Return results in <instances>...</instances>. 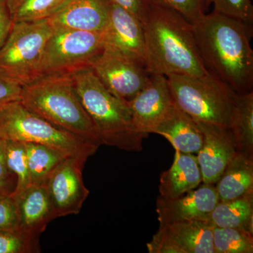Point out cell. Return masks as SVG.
<instances>
[{
  "label": "cell",
  "mask_w": 253,
  "mask_h": 253,
  "mask_svg": "<svg viewBox=\"0 0 253 253\" xmlns=\"http://www.w3.org/2000/svg\"><path fill=\"white\" fill-rule=\"evenodd\" d=\"M191 23L200 56L208 73L236 94L253 91L251 25L215 11Z\"/></svg>",
  "instance_id": "obj_1"
},
{
  "label": "cell",
  "mask_w": 253,
  "mask_h": 253,
  "mask_svg": "<svg viewBox=\"0 0 253 253\" xmlns=\"http://www.w3.org/2000/svg\"><path fill=\"white\" fill-rule=\"evenodd\" d=\"M144 63L150 74L209 75L200 56L192 23L174 10L149 4L142 23Z\"/></svg>",
  "instance_id": "obj_2"
},
{
  "label": "cell",
  "mask_w": 253,
  "mask_h": 253,
  "mask_svg": "<svg viewBox=\"0 0 253 253\" xmlns=\"http://www.w3.org/2000/svg\"><path fill=\"white\" fill-rule=\"evenodd\" d=\"M25 106L61 129L100 146L94 123L82 105L72 74L44 75L23 86Z\"/></svg>",
  "instance_id": "obj_3"
},
{
  "label": "cell",
  "mask_w": 253,
  "mask_h": 253,
  "mask_svg": "<svg viewBox=\"0 0 253 253\" xmlns=\"http://www.w3.org/2000/svg\"><path fill=\"white\" fill-rule=\"evenodd\" d=\"M72 76L78 97L94 123L101 144L141 151L146 136L134 129L127 104L111 94L91 68Z\"/></svg>",
  "instance_id": "obj_4"
},
{
  "label": "cell",
  "mask_w": 253,
  "mask_h": 253,
  "mask_svg": "<svg viewBox=\"0 0 253 253\" xmlns=\"http://www.w3.org/2000/svg\"><path fill=\"white\" fill-rule=\"evenodd\" d=\"M0 139L45 145L67 155L87 160L99 146L61 129L21 102L0 110Z\"/></svg>",
  "instance_id": "obj_5"
},
{
  "label": "cell",
  "mask_w": 253,
  "mask_h": 253,
  "mask_svg": "<svg viewBox=\"0 0 253 253\" xmlns=\"http://www.w3.org/2000/svg\"><path fill=\"white\" fill-rule=\"evenodd\" d=\"M173 103L196 122L229 126L236 93L211 74L166 76Z\"/></svg>",
  "instance_id": "obj_6"
},
{
  "label": "cell",
  "mask_w": 253,
  "mask_h": 253,
  "mask_svg": "<svg viewBox=\"0 0 253 253\" xmlns=\"http://www.w3.org/2000/svg\"><path fill=\"white\" fill-rule=\"evenodd\" d=\"M53 31L47 19L14 23L0 49V76L22 86L41 77L43 51Z\"/></svg>",
  "instance_id": "obj_7"
},
{
  "label": "cell",
  "mask_w": 253,
  "mask_h": 253,
  "mask_svg": "<svg viewBox=\"0 0 253 253\" xmlns=\"http://www.w3.org/2000/svg\"><path fill=\"white\" fill-rule=\"evenodd\" d=\"M104 51L103 32L54 28L43 51L41 76L72 74L80 70L90 68Z\"/></svg>",
  "instance_id": "obj_8"
},
{
  "label": "cell",
  "mask_w": 253,
  "mask_h": 253,
  "mask_svg": "<svg viewBox=\"0 0 253 253\" xmlns=\"http://www.w3.org/2000/svg\"><path fill=\"white\" fill-rule=\"evenodd\" d=\"M90 68L105 87L126 103L147 85L151 76L144 63L107 51H104Z\"/></svg>",
  "instance_id": "obj_9"
},
{
  "label": "cell",
  "mask_w": 253,
  "mask_h": 253,
  "mask_svg": "<svg viewBox=\"0 0 253 253\" xmlns=\"http://www.w3.org/2000/svg\"><path fill=\"white\" fill-rule=\"evenodd\" d=\"M86 161L83 158L69 156L48 177L46 187L55 218L81 212L89 194L83 178Z\"/></svg>",
  "instance_id": "obj_10"
},
{
  "label": "cell",
  "mask_w": 253,
  "mask_h": 253,
  "mask_svg": "<svg viewBox=\"0 0 253 253\" xmlns=\"http://www.w3.org/2000/svg\"><path fill=\"white\" fill-rule=\"evenodd\" d=\"M213 227L204 219L160 226L148 250L150 253H214Z\"/></svg>",
  "instance_id": "obj_11"
},
{
  "label": "cell",
  "mask_w": 253,
  "mask_h": 253,
  "mask_svg": "<svg viewBox=\"0 0 253 253\" xmlns=\"http://www.w3.org/2000/svg\"><path fill=\"white\" fill-rule=\"evenodd\" d=\"M104 51L144 63L142 23L127 10L110 1L109 21L103 31Z\"/></svg>",
  "instance_id": "obj_12"
},
{
  "label": "cell",
  "mask_w": 253,
  "mask_h": 253,
  "mask_svg": "<svg viewBox=\"0 0 253 253\" xmlns=\"http://www.w3.org/2000/svg\"><path fill=\"white\" fill-rule=\"evenodd\" d=\"M126 104L136 131L146 136L154 133L173 104L166 76L151 74L147 85Z\"/></svg>",
  "instance_id": "obj_13"
},
{
  "label": "cell",
  "mask_w": 253,
  "mask_h": 253,
  "mask_svg": "<svg viewBox=\"0 0 253 253\" xmlns=\"http://www.w3.org/2000/svg\"><path fill=\"white\" fill-rule=\"evenodd\" d=\"M204 136L198 155L203 183L215 184L237 150L229 126L196 122Z\"/></svg>",
  "instance_id": "obj_14"
},
{
  "label": "cell",
  "mask_w": 253,
  "mask_h": 253,
  "mask_svg": "<svg viewBox=\"0 0 253 253\" xmlns=\"http://www.w3.org/2000/svg\"><path fill=\"white\" fill-rule=\"evenodd\" d=\"M218 202L214 184H204L176 199L160 196L156 204L160 226L202 219L214 209Z\"/></svg>",
  "instance_id": "obj_15"
},
{
  "label": "cell",
  "mask_w": 253,
  "mask_h": 253,
  "mask_svg": "<svg viewBox=\"0 0 253 253\" xmlns=\"http://www.w3.org/2000/svg\"><path fill=\"white\" fill-rule=\"evenodd\" d=\"M110 0H70L48 18L54 28L103 32L109 21Z\"/></svg>",
  "instance_id": "obj_16"
},
{
  "label": "cell",
  "mask_w": 253,
  "mask_h": 253,
  "mask_svg": "<svg viewBox=\"0 0 253 253\" xmlns=\"http://www.w3.org/2000/svg\"><path fill=\"white\" fill-rule=\"evenodd\" d=\"M14 199L17 208L18 229L39 239L50 221L56 219L48 194L46 181L31 184Z\"/></svg>",
  "instance_id": "obj_17"
},
{
  "label": "cell",
  "mask_w": 253,
  "mask_h": 253,
  "mask_svg": "<svg viewBox=\"0 0 253 253\" xmlns=\"http://www.w3.org/2000/svg\"><path fill=\"white\" fill-rule=\"evenodd\" d=\"M154 134L164 136L176 151L184 154L199 152L204 141L202 131L196 121L174 103L154 129Z\"/></svg>",
  "instance_id": "obj_18"
},
{
  "label": "cell",
  "mask_w": 253,
  "mask_h": 253,
  "mask_svg": "<svg viewBox=\"0 0 253 253\" xmlns=\"http://www.w3.org/2000/svg\"><path fill=\"white\" fill-rule=\"evenodd\" d=\"M202 174L196 156L176 151L172 166L162 173L160 179V196L176 199L199 187Z\"/></svg>",
  "instance_id": "obj_19"
},
{
  "label": "cell",
  "mask_w": 253,
  "mask_h": 253,
  "mask_svg": "<svg viewBox=\"0 0 253 253\" xmlns=\"http://www.w3.org/2000/svg\"><path fill=\"white\" fill-rule=\"evenodd\" d=\"M214 186L219 201L239 199L253 191V156L236 153Z\"/></svg>",
  "instance_id": "obj_20"
},
{
  "label": "cell",
  "mask_w": 253,
  "mask_h": 253,
  "mask_svg": "<svg viewBox=\"0 0 253 253\" xmlns=\"http://www.w3.org/2000/svg\"><path fill=\"white\" fill-rule=\"evenodd\" d=\"M201 219L213 226L235 228L253 234V191L239 199L219 201L214 209Z\"/></svg>",
  "instance_id": "obj_21"
},
{
  "label": "cell",
  "mask_w": 253,
  "mask_h": 253,
  "mask_svg": "<svg viewBox=\"0 0 253 253\" xmlns=\"http://www.w3.org/2000/svg\"><path fill=\"white\" fill-rule=\"evenodd\" d=\"M229 128L237 152L253 156V91L236 95Z\"/></svg>",
  "instance_id": "obj_22"
},
{
  "label": "cell",
  "mask_w": 253,
  "mask_h": 253,
  "mask_svg": "<svg viewBox=\"0 0 253 253\" xmlns=\"http://www.w3.org/2000/svg\"><path fill=\"white\" fill-rule=\"evenodd\" d=\"M31 184L44 182L51 172L69 157L45 145L24 143Z\"/></svg>",
  "instance_id": "obj_23"
},
{
  "label": "cell",
  "mask_w": 253,
  "mask_h": 253,
  "mask_svg": "<svg viewBox=\"0 0 253 253\" xmlns=\"http://www.w3.org/2000/svg\"><path fill=\"white\" fill-rule=\"evenodd\" d=\"M70 0H5L13 22H33L48 19Z\"/></svg>",
  "instance_id": "obj_24"
},
{
  "label": "cell",
  "mask_w": 253,
  "mask_h": 253,
  "mask_svg": "<svg viewBox=\"0 0 253 253\" xmlns=\"http://www.w3.org/2000/svg\"><path fill=\"white\" fill-rule=\"evenodd\" d=\"M5 152L8 169L16 179V186L11 194L16 199L31 184L24 143L5 140Z\"/></svg>",
  "instance_id": "obj_25"
},
{
  "label": "cell",
  "mask_w": 253,
  "mask_h": 253,
  "mask_svg": "<svg viewBox=\"0 0 253 253\" xmlns=\"http://www.w3.org/2000/svg\"><path fill=\"white\" fill-rule=\"evenodd\" d=\"M214 253H253V234L235 228L213 227Z\"/></svg>",
  "instance_id": "obj_26"
},
{
  "label": "cell",
  "mask_w": 253,
  "mask_h": 253,
  "mask_svg": "<svg viewBox=\"0 0 253 253\" xmlns=\"http://www.w3.org/2000/svg\"><path fill=\"white\" fill-rule=\"evenodd\" d=\"M38 239L19 229L0 230V253H40Z\"/></svg>",
  "instance_id": "obj_27"
},
{
  "label": "cell",
  "mask_w": 253,
  "mask_h": 253,
  "mask_svg": "<svg viewBox=\"0 0 253 253\" xmlns=\"http://www.w3.org/2000/svg\"><path fill=\"white\" fill-rule=\"evenodd\" d=\"M148 4L177 11L190 23L197 21L206 13L207 0H146Z\"/></svg>",
  "instance_id": "obj_28"
},
{
  "label": "cell",
  "mask_w": 253,
  "mask_h": 253,
  "mask_svg": "<svg viewBox=\"0 0 253 253\" xmlns=\"http://www.w3.org/2000/svg\"><path fill=\"white\" fill-rule=\"evenodd\" d=\"M214 5V11L252 24L253 6L251 0H207Z\"/></svg>",
  "instance_id": "obj_29"
},
{
  "label": "cell",
  "mask_w": 253,
  "mask_h": 253,
  "mask_svg": "<svg viewBox=\"0 0 253 253\" xmlns=\"http://www.w3.org/2000/svg\"><path fill=\"white\" fill-rule=\"evenodd\" d=\"M18 229L16 201L11 194L0 195V230Z\"/></svg>",
  "instance_id": "obj_30"
},
{
  "label": "cell",
  "mask_w": 253,
  "mask_h": 253,
  "mask_svg": "<svg viewBox=\"0 0 253 253\" xmlns=\"http://www.w3.org/2000/svg\"><path fill=\"white\" fill-rule=\"evenodd\" d=\"M23 86L0 76V110L6 105L21 101Z\"/></svg>",
  "instance_id": "obj_31"
},
{
  "label": "cell",
  "mask_w": 253,
  "mask_h": 253,
  "mask_svg": "<svg viewBox=\"0 0 253 253\" xmlns=\"http://www.w3.org/2000/svg\"><path fill=\"white\" fill-rule=\"evenodd\" d=\"M111 2L121 6L134 15L141 23L144 22L149 4L146 0H110Z\"/></svg>",
  "instance_id": "obj_32"
},
{
  "label": "cell",
  "mask_w": 253,
  "mask_h": 253,
  "mask_svg": "<svg viewBox=\"0 0 253 253\" xmlns=\"http://www.w3.org/2000/svg\"><path fill=\"white\" fill-rule=\"evenodd\" d=\"M12 19L5 0H0V49L4 45L13 28Z\"/></svg>",
  "instance_id": "obj_33"
},
{
  "label": "cell",
  "mask_w": 253,
  "mask_h": 253,
  "mask_svg": "<svg viewBox=\"0 0 253 253\" xmlns=\"http://www.w3.org/2000/svg\"><path fill=\"white\" fill-rule=\"evenodd\" d=\"M0 181L10 183L16 186V177L9 172L6 161L5 140L0 139Z\"/></svg>",
  "instance_id": "obj_34"
},
{
  "label": "cell",
  "mask_w": 253,
  "mask_h": 253,
  "mask_svg": "<svg viewBox=\"0 0 253 253\" xmlns=\"http://www.w3.org/2000/svg\"><path fill=\"white\" fill-rule=\"evenodd\" d=\"M14 189L15 185H14V184L0 181V195L12 194Z\"/></svg>",
  "instance_id": "obj_35"
}]
</instances>
